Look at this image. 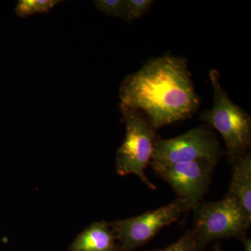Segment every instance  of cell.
Returning a JSON list of instances; mask_svg holds the SVG:
<instances>
[{"mask_svg":"<svg viewBox=\"0 0 251 251\" xmlns=\"http://www.w3.org/2000/svg\"><path fill=\"white\" fill-rule=\"evenodd\" d=\"M120 106L141 112L155 130L190 118L201 105L186 58L171 54L149 60L126 77Z\"/></svg>","mask_w":251,"mask_h":251,"instance_id":"6da1fadb","label":"cell"},{"mask_svg":"<svg viewBox=\"0 0 251 251\" xmlns=\"http://www.w3.org/2000/svg\"><path fill=\"white\" fill-rule=\"evenodd\" d=\"M214 89V104L211 110L201 115V119L215 128L224 138L226 156L231 165L250 152L251 118L244 109L236 105L221 87L220 74L216 69L209 73Z\"/></svg>","mask_w":251,"mask_h":251,"instance_id":"7a4b0ae2","label":"cell"},{"mask_svg":"<svg viewBox=\"0 0 251 251\" xmlns=\"http://www.w3.org/2000/svg\"><path fill=\"white\" fill-rule=\"evenodd\" d=\"M126 126V136L117 150L116 171L120 176L135 175L150 189L156 190L147 175L145 169L150 165L157 137L143 113L120 106Z\"/></svg>","mask_w":251,"mask_h":251,"instance_id":"3957f363","label":"cell"},{"mask_svg":"<svg viewBox=\"0 0 251 251\" xmlns=\"http://www.w3.org/2000/svg\"><path fill=\"white\" fill-rule=\"evenodd\" d=\"M193 210L198 251L213 241L247 235L251 227V218L226 196L216 202L201 201Z\"/></svg>","mask_w":251,"mask_h":251,"instance_id":"277c9868","label":"cell"},{"mask_svg":"<svg viewBox=\"0 0 251 251\" xmlns=\"http://www.w3.org/2000/svg\"><path fill=\"white\" fill-rule=\"evenodd\" d=\"M223 150L212 128L202 125L171 139L157 135L150 166H168L176 163L207 160L217 163Z\"/></svg>","mask_w":251,"mask_h":251,"instance_id":"5b68a950","label":"cell"},{"mask_svg":"<svg viewBox=\"0 0 251 251\" xmlns=\"http://www.w3.org/2000/svg\"><path fill=\"white\" fill-rule=\"evenodd\" d=\"M188 212L184 200L173 202L142 215L110 223L119 251H134L150 242L163 227Z\"/></svg>","mask_w":251,"mask_h":251,"instance_id":"8992f818","label":"cell"},{"mask_svg":"<svg viewBox=\"0 0 251 251\" xmlns=\"http://www.w3.org/2000/svg\"><path fill=\"white\" fill-rule=\"evenodd\" d=\"M216 163L198 160L168 166H151V168L159 177L171 185L177 198L184 200L188 212L202 201L209 188Z\"/></svg>","mask_w":251,"mask_h":251,"instance_id":"52a82bcc","label":"cell"},{"mask_svg":"<svg viewBox=\"0 0 251 251\" xmlns=\"http://www.w3.org/2000/svg\"><path fill=\"white\" fill-rule=\"evenodd\" d=\"M69 251H119L110 223L94 222L77 236Z\"/></svg>","mask_w":251,"mask_h":251,"instance_id":"ba28073f","label":"cell"},{"mask_svg":"<svg viewBox=\"0 0 251 251\" xmlns=\"http://www.w3.org/2000/svg\"><path fill=\"white\" fill-rule=\"evenodd\" d=\"M232 176L226 196L232 198L251 218V154L249 152L232 165Z\"/></svg>","mask_w":251,"mask_h":251,"instance_id":"9c48e42d","label":"cell"},{"mask_svg":"<svg viewBox=\"0 0 251 251\" xmlns=\"http://www.w3.org/2000/svg\"><path fill=\"white\" fill-rule=\"evenodd\" d=\"M62 1L59 0H21L16 7L18 16L25 18L35 14L48 13Z\"/></svg>","mask_w":251,"mask_h":251,"instance_id":"30bf717a","label":"cell"},{"mask_svg":"<svg viewBox=\"0 0 251 251\" xmlns=\"http://www.w3.org/2000/svg\"><path fill=\"white\" fill-rule=\"evenodd\" d=\"M93 2L97 9L104 14L120 18L127 22L126 0H97Z\"/></svg>","mask_w":251,"mask_h":251,"instance_id":"8fae6325","label":"cell"},{"mask_svg":"<svg viewBox=\"0 0 251 251\" xmlns=\"http://www.w3.org/2000/svg\"><path fill=\"white\" fill-rule=\"evenodd\" d=\"M153 3L152 0H126L127 22H131L146 14Z\"/></svg>","mask_w":251,"mask_h":251,"instance_id":"7c38bea8","label":"cell"},{"mask_svg":"<svg viewBox=\"0 0 251 251\" xmlns=\"http://www.w3.org/2000/svg\"><path fill=\"white\" fill-rule=\"evenodd\" d=\"M152 251H198L196 236L193 229L188 230L177 242L162 250Z\"/></svg>","mask_w":251,"mask_h":251,"instance_id":"4fadbf2b","label":"cell"},{"mask_svg":"<svg viewBox=\"0 0 251 251\" xmlns=\"http://www.w3.org/2000/svg\"><path fill=\"white\" fill-rule=\"evenodd\" d=\"M244 247V251H251V239L247 235L238 238Z\"/></svg>","mask_w":251,"mask_h":251,"instance_id":"5bb4252c","label":"cell"},{"mask_svg":"<svg viewBox=\"0 0 251 251\" xmlns=\"http://www.w3.org/2000/svg\"><path fill=\"white\" fill-rule=\"evenodd\" d=\"M215 251H221V247H220L219 245H216L215 247Z\"/></svg>","mask_w":251,"mask_h":251,"instance_id":"9a60e30c","label":"cell"}]
</instances>
